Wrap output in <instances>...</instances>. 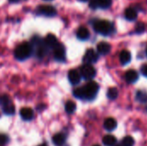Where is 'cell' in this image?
<instances>
[{
    "label": "cell",
    "mask_w": 147,
    "mask_h": 146,
    "mask_svg": "<svg viewBox=\"0 0 147 146\" xmlns=\"http://www.w3.org/2000/svg\"><path fill=\"white\" fill-rule=\"evenodd\" d=\"M76 104L75 102H73L72 101H68L66 103H65V111L67 114H73L76 110Z\"/></svg>",
    "instance_id": "cell-20"
},
{
    "label": "cell",
    "mask_w": 147,
    "mask_h": 146,
    "mask_svg": "<svg viewBox=\"0 0 147 146\" xmlns=\"http://www.w3.org/2000/svg\"><path fill=\"white\" fill-rule=\"evenodd\" d=\"M54 52H53V55H54V59L59 61V62H63L65 61V46L59 43L54 48Z\"/></svg>",
    "instance_id": "cell-6"
},
{
    "label": "cell",
    "mask_w": 147,
    "mask_h": 146,
    "mask_svg": "<svg viewBox=\"0 0 147 146\" xmlns=\"http://www.w3.org/2000/svg\"><path fill=\"white\" fill-rule=\"evenodd\" d=\"M35 47H36V55L38 58H40V59L44 58L46 56V54L47 53L48 47L45 45L44 40L42 42H40V44L36 45Z\"/></svg>",
    "instance_id": "cell-12"
},
{
    "label": "cell",
    "mask_w": 147,
    "mask_h": 146,
    "mask_svg": "<svg viewBox=\"0 0 147 146\" xmlns=\"http://www.w3.org/2000/svg\"><path fill=\"white\" fill-rule=\"evenodd\" d=\"M44 43L48 48H54L59 44V41H58V39L56 38L55 35L49 34L44 39Z\"/></svg>",
    "instance_id": "cell-9"
},
{
    "label": "cell",
    "mask_w": 147,
    "mask_h": 146,
    "mask_svg": "<svg viewBox=\"0 0 147 146\" xmlns=\"http://www.w3.org/2000/svg\"><path fill=\"white\" fill-rule=\"evenodd\" d=\"M125 17L129 21H134L137 18V11L134 8H128L125 11Z\"/></svg>",
    "instance_id": "cell-18"
},
{
    "label": "cell",
    "mask_w": 147,
    "mask_h": 146,
    "mask_svg": "<svg viewBox=\"0 0 147 146\" xmlns=\"http://www.w3.org/2000/svg\"><path fill=\"white\" fill-rule=\"evenodd\" d=\"M135 31H136V33H138V34L143 33V32L145 31V25H144V23H142V22L138 23V24L136 25Z\"/></svg>",
    "instance_id": "cell-28"
},
{
    "label": "cell",
    "mask_w": 147,
    "mask_h": 146,
    "mask_svg": "<svg viewBox=\"0 0 147 146\" xmlns=\"http://www.w3.org/2000/svg\"><path fill=\"white\" fill-rule=\"evenodd\" d=\"M120 61L123 65L128 64L131 61V53H130V52H128L127 50L122 51L121 52V54H120Z\"/></svg>",
    "instance_id": "cell-17"
},
{
    "label": "cell",
    "mask_w": 147,
    "mask_h": 146,
    "mask_svg": "<svg viewBox=\"0 0 147 146\" xmlns=\"http://www.w3.org/2000/svg\"><path fill=\"white\" fill-rule=\"evenodd\" d=\"M37 13L45 16H54L57 14V10L54 7L51 6V5H41L39 6L37 9Z\"/></svg>",
    "instance_id": "cell-5"
},
{
    "label": "cell",
    "mask_w": 147,
    "mask_h": 146,
    "mask_svg": "<svg viewBox=\"0 0 147 146\" xmlns=\"http://www.w3.org/2000/svg\"><path fill=\"white\" fill-rule=\"evenodd\" d=\"M108 97L110 99V100H115L118 97V95H119V92H118V89L116 88H110L109 90H108Z\"/></svg>",
    "instance_id": "cell-22"
},
{
    "label": "cell",
    "mask_w": 147,
    "mask_h": 146,
    "mask_svg": "<svg viewBox=\"0 0 147 146\" xmlns=\"http://www.w3.org/2000/svg\"><path fill=\"white\" fill-rule=\"evenodd\" d=\"M116 146H122V145H116Z\"/></svg>",
    "instance_id": "cell-36"
},
{
    "label": "cell",
    "mask_w": 147,
    "mask_h": 146,
    "mask_svg": "<svg viewBox=\"0 0 147 146\" xmlns=\"http://www.w3.org/2000/svg\"><path fill=\"white\" fill-rule=\"evenodd\" d=\"M11 101L9 99V97L7 96V95H2L0 96V106L1 107H3L9 103H10Z\"/></svg>",
    "instance_id": "cell-26"
},
{
    "label": "cell",
    "mask_w": 147,
    "mask_h": 146,
    "mask_svg": "<svg viewBox=\"0 0 147 146\" xmlns=\"http://www.w3.org/2000/svg\"><path fill=\"white\" fill-rule=\"evenodd\" d=\"M68 78H69V81L71 84L76 85V84H78L80 83L81 74L76 70H71L68 73Z\"/></svg>",
    "instance_id": "cell-8"
},
{
    "label": "cell",
    "mask_w": 147,
    "mask_h": 146,
    "mask_svg": "<svg viewBox=\"0 0 147 146\" xmlns=\"http://www.w3.org/2000/svg\"><path fill=\"white\" fill-rule=\"evenodd\" d=\"M52 140H53V143L56 146H62L65 143L66 137L63 133H57L53 137Z\"/></svg>",
    "instance_id": "cell-14"
},
{
    "label": "cell",
    "mask_w": 147,
    "mask_h": 146,
    "mask_svg": "<svg viewBox=\"0 0 147 146\" xmlns=\"http://www.w3.org/2000/svg\"><path fill=\"white\" fill-rule=\"evenodd\" d=\"M94 146H100V145H94Z\"/></svg>",
    "instance_id": "cell-35"
},
{
    "label": "cell",
    "mask_w": 147,
    "mask_h": 146,
    "mask_svg": "<svg viewBox=\"0 0 147 146\" xmlns=\"http://www.w3.org/2000/svg\"><path fill=\"white\" fill-rule=\"evenodd\" d=\"M9 141V137L5 134H0V146H4Z\"/></svg>",
    "instance_id": "cell-27"
},
{
    "label": "cell",
    "mask_w": 147,
    "mask_h": 146,
    "mask_svg": "<svg viewBox=\"0 0 147 146\" xmlns=\"http://www.w3.org/2000/svg\"><path fill=\"white\" fill-rule=\"evenodd\" d=\"M20 115L23 120L29 121L34 118V111L30 108H23L20 110Z\"/></svg>",
    "instance_id": "cell-10"
},
{
    "label": "cell",
    "mask_w": 147,
    "mask_h": 146,
    "mask_svg": "<svg viewBox=\"0 0 147 146\" xmlns=\"http://www.w3.org/2000/svg\"><path fill=\"white\" fill-rule=\"evenodd\" d=\"M40 146H47L45 144H43V145H40Z\"/></svg>",
    "instance_id": "cell-33"
},
{
    "label": "cell",
    "mask_w": 147,
    "mask_h": 146,
    "mask_svg": "<svg viewBox=\"0 0 147 146\" xmlns=\"http://www.w3.org/2000/svg\"><path fill=\"white\" fill-rule=\"evenodd\" d=\"M141 71L143 73L144 76H146L147 77V65H144L141 68Z\"/></svg>",
    "instance_id": "cell-30"
},
{
    "label": "cell",
    "mask_w": 147,
    "mask_h": 146,
    "mask_svg": "<svg viewBox=\"0 0 147 146\" xmlns=\"http://www.w3.org/2000/svg\"><path fill=\"white\" fill-rule=\"evenodd\" d=\"M111 50V46L105 42V41H102L97 45V52L101 55H106L108 54Z\"/></svg>",
    "instance_id": "cell-11"
},
{
    "label": "cell",
    "mask_w": 147,
    "mask_h": 146,
    "mask_svg": "<svg viewBox=\"0 0 147 146\" xmlns=\"http://www.w3.org/2000/svg\"><path fill=\"white\" fill-rule=\"evenodd\" d=\"M98 89H99L98 84L94 81H90L88 83H86L84 87L74 89L73 95L75 97L78 99L93 100L96 97Z\"/></svg>",
    "instance_id": "cell-1"
},
{
    "label": "cell",
    "mask_w": 147,
    "mask_h": 146,
    "mask_svg": "<svg viewBox=\"0 0 147 146\" xmlns=\"http://www.w3.org/2000/svg\"><path fill=\"white\" fill-rule=\"evenodd\" d=\"M79 1H81V2H87V1H90V0H79Z\"/></svg>",
    "instance_id": "cell-32"
},
{
    "label": "cell",
    "mask_w": 147,
    "mask_h": 146,
    "mask_svg": "<svg viewBox=\"0 0 147 146\" xmlns=\"http://www.w3.org/2000/svg\"><path fill=\"white\" fill-rule=\"evenodd\" d=\"M98 60V54L93 50V49H89L84 57V62L85 64L91 65L93 63H96Z\"/></svg>",
    "instance_id": "cell-7"
},
{
    "label": "cell",
    "mask_w": 147,
    "mask_h": 146,
    "mask_svg": "<svg viewBox=\"0 0 147 146\" xmlns=\"http://www.w3.org/2000/svg\"><path fill=\"white\" fill-rule=\"evenodd\" d=\"M136 99L139 102H147V94L143 91H138L136 95Z\"/></svg>",
    "instance_id": "cell-24"
},
{
    "label": "cell",
    "mask_w": 147,
    "mask_h": 146,
    "mask_svg": "<svg viewBox=\"0 0 147 146\" xmlns=\"http://www.w3.org/2000/svg\"><path fill=\"white\" fill-rule=\"evenodd\" d=\"M2 108H3V113L5 114H7V115H12V114H15V107L11 102L5 105V106H3V107H2Z\"/></svg>",
    "instance_id": "cell-21"
},
{
    "label": "cell",
    "mask_w": 147,
    "mask_h": 146,
    "mask_svg": "<svg viewBox=\"0 0 147 146\" xmlns=\"http://www.w3.org/2000/svg\"><path fill=\"white\" fill-rule=\"evenodd\" d=\"M116 138L112 135H106L102 139V143L106 146H114L116 144Z\"/></svg>",
    "instance_id": "cell-19"
},
{
    "label": "cell",
    "mask_w": 147,
    "mask_h": 146,
    "mask_svg": "<svg viewBox=\"0 0 147 146\" xmlns=\"http://www.w3.org/2000/svg\"><path fill=\"white\" fill-rule=\"evenodd\" d=\"M10 2H12V3H16V2H18L19 0H9Z\"/></svg>",
    "instance_id": "cell-31"
},
{
    "label": "cell",
    "mask_w": 147,
    "mask_h": 146,
    "mask_svg": "<svg viewBox=\"0 0 147 146\" xmlns=\"http://www.w3.org/2000/svg\"><path fill=\"white\" fill-rule=\"evenodd\" d=\"M104 128L107 131H114L117 126V122L114 118H108L104 121Z\"/></svg>",
    "instance_id": "cell-16"
},
{
    "label": "cell",
    "mask_w": 147,
    "mask_h": 146,
    "mask_svg": "<svg viewBox=\"0 0 147 146\" xmlns=\"http://www.w3.org/2000/svg\"><path fill=\"white\" fill-rule=\"evenodd\" d=\"M94 29L96 32H97L98 34H101L102 35H109L111 34L112 30H113V27L112 24L105 20H101V21H97L94 23L93 25Z\"/></svg>",
    "instance_id": "cell-3"
},
{
    "label": "cell",
    "mask_w": 147,
    "mask_h": 146,
    "mask_svg": "<svg viewBox=\"0 0 147 146\" xmlns=\"http://www.w3.org/2000/svg\"><path fill=\"white\" fill-rule=\"evenodd\" d=\"M125 78H126V81L129 83H135L138 78H139V74L137 71H134V70H130L126 72L125 74Z\"/></svg>",
    "instance_id": "cell-13"
},
{
    "label": "cell",
    "mask_w": 147,
    "mask_h": 146,
    "mask_svg": "<svg viewBox=\"0 0 147 146\" xmlns=\"http://www.w3.org/2000/svg\"><path fill=\"white\" fill-rule=\"evenodd\" d=\"M90 7L91 9H97L99 8V5H98V0H90Z\"/></svg>",
    "instance_id": "cell-29"
},
{
    "label": "cell",
    "mask_w": 147,
    "mask_h": 146,
    "mask_svg": "<svg viewBox=\"0 0 147 146\" xmlns=\"http://www.w3.org/2000/svg\"><path fill=\"white\" fill-rule=\"evenodd\" d=\"M33 52V46L29 43H22L15 50V58L18 60H25L30 57Z\"/></svg>",
    "instance_id": "cell-2"
},
{
    "label": "cell",
    "mask_w": 147,
    "mask_h": 146,
    "mask_svg": "<svg viewBox=\"0 0 147 146\" xmlns=\"http://www.w3.org/2000/svg\"><path fill=\"white\" fill-rule=\"evenodd\" d=\"M80 74L84 79L90 80V79H92L95 77V76L96 74V71L91 65L84 64L80 68Z\"/></svg>",
    "instance_id": "cell-4"
},
{
    "label": "cell",
    "mask_w": 147,
    "mask_h": 146,
    "mask_svg": "<svg viewBox=\"0 0 147 146\" xmlns=\"http://www.w3.org/2000/svg\"><path fill=\"white\" fill-rule=\"evenodd\" d=\"M77 36L79 40H85L90 37V31L85 27H80L77 31Z\"/></svg>",
    "instance_id": "cell-15"
},
{
    "label": "cell",
    "mask_w": 147,
    "mask_h": 146,
    "mask_svg": "<svg viewBox=\"0 0 147 146\" xmlns=\"http://www.w3.org/2000/svg\"><path fill=\"white\" fill-rule=\"evenodd\" d=\"M112 0H98V5L102 9H108L111 6Z\"/></svg>",
    "instance_id": "cell-25"
},
{
    "label": "cell",
    "mask_w": 147,
    "mask_h": 146,
    "mask_svg": "<svg viewBox=\"0 0 147 146\" xmlns=\"http://www.w3.org/2000/svg\"><path fill=\"white\" fill-rule=\"evenodd\" d=\"M46 1H51V0H46Z\"/></svg>",
    "instance_id": "cell-34"
},
{
    "label": "cell",
    "mask_w": 147,
    "mask_h": 146,
    "mask_svg": "<svg viewBox=\"0 0 147 146\" xmlns=\"http://www.w3.org/2000/svg\"><path fill=\"white\" fill-rule=\"evenodd\" d=\"M134 139L131 136H127L122 140V146H134Z\"/></svg>",
    "instance_id": "cell-23"
}]
</instances>
